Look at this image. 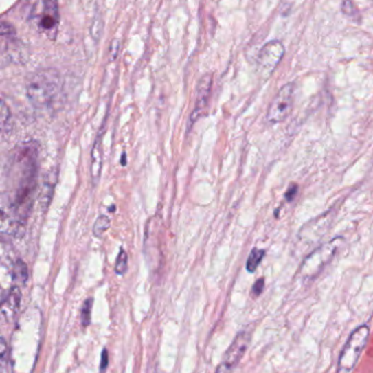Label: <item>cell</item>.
Segmentation results:
<instances>
[{"label":"cell","mask_w":373,"mask_h":373,"mask_svg":"<svg viewBox=\"0 0 373 373\" xmlns=\"http://www.w3.org/2000/svg\"><path fill=\"white\" fill-rule=\"evenodd\" d=\"M27 265L16 257L8 241L0 238V306L11 297L21 294L20 286L27 282Z\"/></svg>","instance_id":"6da1fadb"},{"label":"cell","mask_w":373,"mask_h":373,"mask_svg":"<svg viewBox=\"0 0 373 373\" xmlns=\"http://www.w3.org/2000/svg\"><path fill=\"white\" fill-rule=\"evenodd\" d=\"M27 92L35 109L49 111L60 103L63 93L60 76L53 69L41 70L30 79Z\"/></svg>","instance_id":"7a4b0ae2"},{"label":"cell","mask_w":373,"mask_h":373,"mask_svg":"<svg viewBox=\"0 0 373 373\" xmlns=\"http://www.w3.org/2000/svg\"><path fill=\"white\" fill-rule=\"evenodd\" d=\"M343 244V238L337 237L332 241H328L322 246L315 249L307 259L304 260L302 267V273L306 278H313L324 269L326 264L331 262L334 256L339 251Z\"/></svg>","instance_id":"3957f363"},{"label":"cell","mask_w":373,"mask_h":373,"mask_svg":"<svg viewBox=\"0 0 373 373\" xmlns=\"http://www.w3.org/2000/svg\"><path fill=\"white\" fill-rule=\"evenodd\" d=\"M369 333L370 332L367 326H359L352 332L339 356V365L341 370L350 371L355 367L360 354L368 341Z\"/></svg>","instance_id":"277c9868"},{"label":"cell","mask_w":373,"mask_h":373,"mask_svg":"<svg viewBox=\"0 0 373 373\" xmlns=\"http://www.w3.org/2000/svg\"><path fill=\"white\" fill-rule=\"evenodd\" d=\"M295 85L293 83L284 85L273 98L267 114L269 124H280L291 115L294 105Z\"/></svg>","instance_id":"5b68a950"},{"label":"cell","mask_w":373,"mask_h":373,"mask_svg":"<svg viewBox=\"0 0 373 373\" xmlns=\"http://www.w3.org/2000/svg\"><path fill=\"white\" fill-rule=\"evenodd\" d=\"M33 14L42 32L51 37L56 34L59 22L58 0H38Z\"/></svg>","instance_id":"8992f818"},{"label":"cell","mask_w":373,"mask_h":373,"mask_svg":"<svg viewBox=\"0 0 373 373\" xmlns=\"http://www.w3.org/2000/svg\"><path fill=\"white\" fill-rule=\"evenodd\" d=\"M22 215L14 200L0 192V235H14L21 228Z\"/></svg>","instance_id":"52a82bcc"},{"label":"cell","mask_w":373,"mask_h":373,"mask_svg":"<svg viewBox=\"0 0 373 373\" xmlns=\"http://www.w3.org/2000/svg\"><path fill=\"white\" fill-rule=\"evenodd\" d=\"M251 341V333L249 331H242L235 337L231 346L226 350L220 365L217 367L215 373H231L236 365H238L241 358L244 357L245 352L248 350L249 344Z\"/></svg>","instance_id":"ba28073f"},{"label":"cell","mask_w":373,"mask_h":373,"mask_svg":"<svg viewBox=\"0 0 373 373\" xmlns=\"http://www.w3.org/2000/svg\"><path fill=\"white\" fill-rule=\"evenodd\" d=\"M285 48L280 41H271L261 48L257 56V66L262 78L270 77L283 58Z\"/></svg>","instance_id":"9c48e42d"},{"label":"cell","mask_w":373,"mask_h":373,"mask_svg":"<svg viewBox=\"0 0 373 373\" xmlns=\"http://www.w3.org/2000/svg\"><path fill=\"white\" fill-rule=\"evenodd\" d=\"M212 74H205L199 81L198 87H196V106H194V111H192V114L190 115V118H189V129L203 114L204 109H207L210 95H211V90H212Z\"/></svg>","instance_id":"30bf717a"},{"label":"cell","mask_w":373,"mask_h":373,"mask_svg":"<svg viewBox=\"0 0 373 373\" xmlns=\"http://www.w3.org/2000/svg\"><path fill=\"white\" fill-rule=\"evenodd\" d=\"M92 163H91V176H92L94 185L98 183L102 174V166H103V148H102V135H98L92 150Z\"/></svg>","instance_id":"8fae6325"},{"label":"cell","mask_w":373,"mask_h":373,"mask_svg":"<svg viewBox=\"0 0 373 373\" xmlns=\"http://www.w3.org/2000/svg\"><path fill=\"white\" fill-rule=\"evenodd\" d=\"M264 256L265 250H263V249H252V251L250 252L248 260H247V271H248L249 273L256 272L260 263L262 262Z\"/></svg>","instance_id":"7c38bea8"},{"label":"cell","mask_w":373,"mask_h":373,"mask_svg":"<svg viewBox=\"0 0 373 373\" xmlns=\"http://www.w3.org/2000/svg\"><path fill=\"white\" fill-rule=\"evenodd\" d=\"M109 226H111V220H109L106 215H101L96 220L95 224H94L93 234H94L95 237H102L104 233L109 229Z\"/></svg>","instance_id":"4fadbf2b"},{"label":"cell","mask_w":373,"mask_h":373,"mask_svg":"<svg viewBox=\"0 0 373 373\" xmlns=\"http://www.w3.org/2000/svg\"><path fill=\"white\" fill-rule=\"evenodd\" d=\"M128 270V254L124 251V249H120V254L117 257L116 267H115V272L118 275H124V273Z\"/></svg>","instance_id":"5bb4252c"},{"label":"cell","mask_w":373,"mask_h":373,"mask_svg":"<svg viewBox=\"0 0 373 373\" xmlns=\"http://www.w3.org/2000/svg\"><path fill=\"white\" fill-rule=\"evenodd\" d=\"M10 111L9 107L5 105V102L0 100V133L5 131L10 120Z\"/></svg>","instance_id":"9a60e30c"},{"label":"cell","mask_w":373,"mask_h":373,"mask_svg":"<svg viewBox=\"0 0 373 373\" xmlns=\"http://www.w3.org/2000/svg\"><path fill=\"white\" fill-rule=\"evenodd\" d=\"M8 363V346L3 337H0V373H3Z\"/></svg>","instance_id":"2e32d148"},{"label":"cell","mask_w":373,"mask_h":373,"mask_svg":"<svg viewBox=\"0 0 373 373\" xmlns=\"http://www.w3.org/2000/svg\"><path fill=\"white\" fill-rule=\"evenodd\" d=\"M93 299H88L83 304L82 311H81V320L84 326H88L91 323V313H92Z\"/></svg>","instance_id":"e0dca14e"},{"label":"cell","mask_w":373,"mask_h":373,"mask_svg":"<svg viewBox=\"0 0 373 373\" xmlns=\"http://www.w3.org/2000/svg\"><path fill=\"white\" fill-rule=\"evenodd\" d=\"M263 289H264V278H260L252 287V294L256 297L260 296L262 294Z\"/></svg>","instance_id":"ac0fdd59"},{"label":"cell","mask_w":373,"mask_h":373,"mask_svg":"<svg viewBox=\"0 0 373 373\" xmlns=\"http://www.w3.org/2000/svg\"><path fill=\"white\" fill-rule=\"evenodd\" d=\"M109 51H111V60L114 61L117 58V56H118V52H120V41H113Z\"/></svg>","instance_id":"d6986e66"},{"label":"cell","mask_w":373,"mask_h":373,"mask_svg":"<svg viewBox=\"0 0 373 373\" xmlns=\"http://www.w3.org/2000/svg\"><path fill=\"white\" fill-rule=\"evenodd\" d=\"M109 352H107V350H103V352H102L101 367H100L101 368V373H105L107 367H109Z\"/></svg>","instance_id":"ffe728a7"},{"label":"cell","mask_w":373,"mask_h":373,"mask_svg":"<svg viewBox=\"0 0 373 373\" xmlns=\"http://www.w3.org/2000/svg\"><path fill=\"white\" fill-rule=\"evenodd\" d=\"M297 191H298V187L296 185H293L289 187V190L286 192L285 196L287 201H293L294 200L295 196L297 194Z\"/></svg>","instance_id":"44dd1931"},{"label":"cell","mask_w":373,"mask_h":373,"mask_svg":"<svg viewBox=\"0 0 373 373\" xmlns=\"http://www.w3.org/2000/svg\"><path fill=\"white\" fill-rule=\"evenodd\" d=\"M122 166H124V165H127V155H126V153H122Z\"/></svg>","instance_id":"7402d4cb"}]
</instances>
